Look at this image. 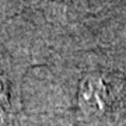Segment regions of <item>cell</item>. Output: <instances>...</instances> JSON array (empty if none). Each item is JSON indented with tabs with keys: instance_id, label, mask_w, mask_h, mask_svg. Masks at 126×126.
Listing matches in <instances>:
<instances>
[{
	"instance_id": "6da1fadb",
	"label": "cell",
	"mask_w": 126,
	"mask_h": 126,
	"mask_svg": "<svg viewBox=\"0 0 126 126\" xmlns=\"http://www.w3.org/2000/svg\"><path fill=\"white\" fill-rule=\"evenodd\" d=\"M16 108L11 95V87L6 76L0 70V125H6L13 121Z\"/></svg>"
}]
</instances>
